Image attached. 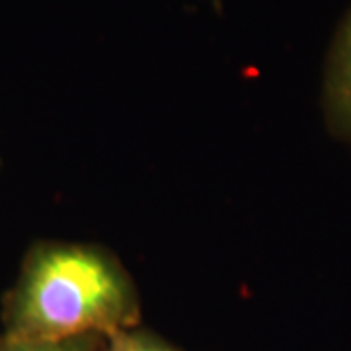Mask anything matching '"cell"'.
<instances>
[{
    "mask_svg": "<svg viewBox=\"0 0 351 351\" xmlns=\"http://www.w3.org/2000/svg\"><path fill=\"white\" fill-rule=\"evenodd\" d=\"M0 338L55 343L138 326L141 297L125 265L98 244L39 240L2 299Z\"/></svg>",
    "mask_w": 351,
    "mask_h": 351,
    "instance_id": "cell-1",
    "label": "cell"
},
{
    "mask_svg": "<svg viewBox=\"0 0 351 351\" xmlns=\"http://www.w3.org/2000/svg\"><path fill=\"white\" fill-rule=\"evenodd\" d=\"M100 351H180L160 336L143 328L121 330L104 339Z\"/></svg>",
    "mask_w": 351,
    "mask_h": 351,
    "instance_id": "cell-3",
    "label": "cell"
},
{
    "mask_svg": "<svg viewBox=\"0 0 351 351\" xmlns=\"http://www.w3.org/2000/svg\"><path fill=\"white\" fill-rule=\"evenodd\" d=\"M324 117L330 133L351 147V12L328 55Z\"/></svg>",
    "mask_w": 351,
    "mask_h": 351,
    "instance_id": "cell-2",
    "label": "cell"
},
{
    "mask_svg": "<svg viewBox=\"0 0 351 351\" xmlns=\"http://www.w3.org/2000/svg\"><path fill=\"white\" fill-rule=\"evenodd\" d=\"M104 339V336H84L55 343H29L0 338V351H100Z\"/></svg>",
    "mask_w": 351,
    "mask_h": 351,
    "instance_id": "cell-4",
    "label": "cell"
}]
</instances>
